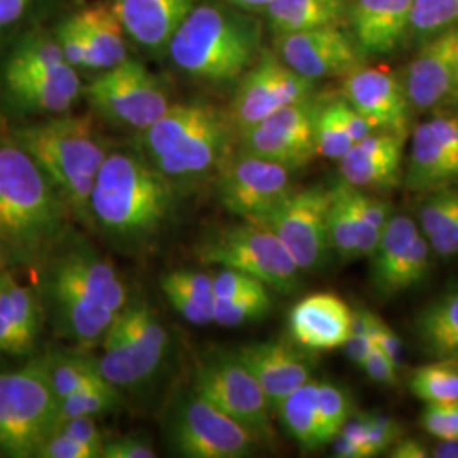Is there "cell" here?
I'll use <instances>...</instances> for the list:
<instances>
[{
    "instance_id": "cell-1",
    "label": "cell",
    "mask_w": 458,
    "mask_h": 458,
    "mask_svg": "<svg viewBox=\"0 0 458 458\" xmlns=\"http://www.w3.org/2000/svg\"><path fill=\"white\" fill-rule=\"evenodd\" d=\"M68 206L43 168L14 138L0 143V243L17 262H34L55 245Z\"/></svg>"
},
{
    "instance_id": "cell-2",
    "label": "cell",
    "mask_w": 458,
    "mask_h": 458,
    "mask_svg": "<svg viewBox=\"0 0 458 458\" xmlns=\"http://www.w3.org/2000/svg\"><path fill=\"white\" fill-rule=\"evenodd\" d=\"M179 189L147 158L109 153L90 197L92 223L119 243H143L164 226Z\"/></svg>"
},
{
    "instance_id": "cell-3",
    "label": "cell",
    "mask_w": 458,
    "mask_h": 458,
    "mask_svg": "<svg viewBox=\"0 0 458 458\" xmlns=\"http://www.w3.org/2000/svg\"><path fill=\"white\" fill-rule=\"evenodd\" d=\"M262 30L257 19L234 9L202 4L168 43V53L183 73L208 82H229L243 77L259 60Z\"/></svg>"
},
{
    "instance_id": "cell-4",
    "label": "cell",
    "mask_w": 458,
    "mask_h": 458,
    "mask_svg": "<svg viewBox=\"0 0 458 458\" xmlns=\"http://www.w3.org/2000/svg\"><path fill=\"white\" fill-rule=\"evenodd\" d=\"M229 123L209 104H175L141 131V147L148 162L181 191L223 166L231 141Z\"/></svg>"
},
{
    "instance_id": "cell-5",
    "label": "cell",
    "mask_w": 458,
    "mask_h": 458,
    "mask_svg": "<svg viewBox=\"0 0 458 458\" xmlns=\"http://www.w3.org/2000/svg\"><path fill=\"white\" fill-rule=\"evenodd\" d=\"M17 143L43 168L68 211L92 226L90 197L107 148L87 115L56 117L14 131Z\"/></svg>"
},
{
    "instance_id": "cell-6",
    "label": "cell",
    "mask_w": 458,
    "mask_h": 458,
    "mask_svg": "<svg viewBox=\"0 0 458 458\" xmlns=\"http://www.w3.org/2000/svg\"><path fill=\"white\" fill-rule=\"evenodd\" d=\"M98 359L102 377L115 389H140L162 369L170 336L158 312L148 302H128L115 314Z\"/></svg>"
},
{
    "instance_id": "cell-7",
    "label": "cell",
    "mask_w": 458,
    "mask_h": 458,
    "mask_svg": "<svg viewBox=\"0 0 458 458\" xmlns=\"http://www.w3.org/2000/svg\"><path fill=\"white\" fill-rule=\"evenodd\" d=\"M56 404L41 360L0 374V454L36 457L56 425Z\"/></svg>"
},
{
    "instance_id": "cell-8",
    "label": "cell",
    "mask_w": 458,
    "mask_h": 458,
    "mask_svg": "<svg viewBox=\"0 0 458 458\" xmlns=\"http://www.w3.org/2000/svg\"><path fill=\"white\" fill-rule=\"evenodd\" d=\"M196 253L202 263L240 270L284 294L295 291L302 274L277 234L257 221L211 233Z\"/></svg>"
},
{
    "instance_id": "cell-9",
    "label": "cell",
    "mask_w": 458,
    "mask_h": 458,
    "mask_svg": "<svg viewBox=\"0 0 458 458\" xmlns=\"http://www.w3.org/2000/svg\"><path fill=\"white\" fill-rule=\"evenodd\" d=\"M165 429L170 448L185 458L248 457L257 443V435L194 389L175 399Z\"/></svg>"
},
{
    "instance_id": "cell-10",
    "label": "cell",
    "mask_w": 458,
    "mask_h": 458,
    "mask_svg": "<svg viewBox=\"0 0 458 458\" xmlns=\"http://www.w3.org/2000/svg\"><path fill=\"white\" fill-rule=\"evenodd\" d=\"M82 92L98 114L138 131H145L170 107L160 81L130 58L104 70Z\"/></svg>"
},
{
    "instance_id": "cell-11",
    "label": "cell",
    "mask_w": 458,
    "mask_h": 458,
    "mask_svg": "<svg viewBox=\"0 0 458 458\" xmlns=\"http://www.w3.org/2000/svg\"><path fill=\"white\" fill-rule=\"evenodd\" d=\"M331 189L314 185L294 191L260 221L277 234L289 250L301 272H314L327 262L331 250L327 231V211Z\"/></svg>"
},
{
    "instance_id": "cell-12",
    "label": "cell",
    "mask_w": 458,
    "mask_h": 458,
    "mask_svg": "<svg viewBox=\"0 0 458 458\" xmlns=\"http://www.w3.org/2000/svg\"><path fill=\"white\" fill-rule=\"evenodd\" d=\"M192 389L253 435H270L272 406L257 378L236 355H214L194 370Z\"/></svg>"
},
{
    "instance_id": "cell-13",
    "label": "cell",
    "mask_w": 458,
    "mask_h": 458,
    "mask_svg": "<svg viewBox=\"0 0 458 458\" xmlns=\"http://www.w3.org/2000/svg\"><path fill=\"white\" fill-rule=\"evenodd\" d=\"M312 92L314 81L295 73L272 53H263L243 73L231 102L229 121L243 131L285 106L310 100Z\"/></svg>"
},
{
    "instance_id": "cell-14",
    "label": "cell",
    "mask_w": 458,
    "mask_h": 458,
    "mask_svg": "<svg viewBox=\"0 0 458 458\" xmlns=\"http://www.w3.org/2000/svg\"><path fill=\"white\" fill-rule=\"evenodd\" d=\"M291 192L289 168L245 151L225 162L217 177L221 206L243 221H260Z\"/></svg>"
},
{
    "instance_id": "cell-15",
    "label": "cell",
    "mask_w": 458,
    "mask_h": 458,
    "mask_svg": "<svg viewBox=\"0 0 458 458\" xmlns=\"http://www.w3.org/2000/svg\"><path fill=\"white\" fill-rule=\"evenodd\" d=\"M316 115L318 107L310 100L285 106L259 124L242 132L245 153L263 160L284 165L291 172L304 168L316 153Z\"/></svg>"
},
{
    "instance_id": "cell-16",
    "label": "cell",
    "mask_w": 458,
    "mask_h": 458,
    "mask_svg": "<svg viewBox=\"0 0 458 458\" xmlns=\"http://www.w3.org/2000/svg\"><path fill=\"white\" fill-rule=\"evenodd\" d=\"M429 251L425 234L410 216L389 217L372 253V282L377 293L391 297L421 284L429 270Z\"/></svg>"
},
{
    "instance_id": "cell-17",
    "label": "cell",
    "mask_w": 458,
    "mask_h": 458,
    "mask_svg": "<svg viewBox=\"0 0 458 458\" xmlns=\"http://www.w3.org/2000/svg\"><path fill=\"white\" fill-rule=\"evenodd\" d=\"M277 51L285 65L314 82L348 75L361 64L352 36L340 26L278 36Z\"/></svg>"
},
{
    "instance_id": "cell-18",
    "label": "cell",
    "mask_w": 458,
    "mask_h": 458,
    "mask_svg": "<svg viewBox=\"0 0 458 458\" xmlns=\"http://www.w3.org/2000/svg\"><path fill=\"white\" fill-rule=\"evenodd\" d=\"M49 293L58 325L68 338L85 350L104 340L115 312L98 301L65 257H60L51 272Z\"/></svg>"
},
{
    "instance_id": "cell-19",
    "label": "cell",
    "mask_w": 458,
    "mask_h": 458,
    "mask_svg": "<svg viewBox=\"0 0 458 458\" xmlns=\"http://www.w3.org/2000/svg\"><path fill=\"white\" fill-rule=\"evenodd\" d=\"M344 96L374 131L408 134L412 107L404 83L389 70L355 68L344 75Z\"/></svg>"
},
{
    "instance_id": "cell-20",
    "label": "cell",
    "mask_w": 458,
    "mask_h": 458,
    "mask_svg": "<svg viewBox=\"0 0 458 458\" xmlns=\"http://www.w3.org/2000/svg\"><path fill=\"white\" fill-rule=\"evenodd\" d=\"M403 83L412 111H431L457 92L458 26L426 39Z\"/></svg>"
},
{
    "instance_id": "cell-21",
    "label": "cell",
    "mask_w": 458,
    "mask_h": 458,
    "mask_svg": "<svg viewBox=\"0 0 458 458\" xmlns=\"http://www.w3.org/2000/svg\"><path fill=\"white\" fill-rule=\"evenodd\" d=\"M257 378L272 411L312 378V363L301 346L285 340H268L242 346L234 353Z\"/></svg>"
},
{
    "instance_id": "cell-22",
    "label": "cell",
    "mask_w": 458,
    "mask_h": 458,
    "mask_svg": "<svg viewBox=\"0 0 458 458\" xmlns=\"http://www.w3.org/2000/svg\"><path fill=\"white\" fill-rule=\"evenodd\" d=\"M353 311L340 295L318 293L295 302L287 327L295 344L311 352L344 348L352 333Z\"/></svg>"
},
{
    "instance_id": "cell-23",
    "label": "cell",
    "mask_w": 458,
    "mask_h": 458,
    "mask_svg": "<svg viewBox=\"0 0 458 458\" xmlns=\"http://www.w3.org/2000/svg\"><path fill=\"white\" fill-rule=\"evenodd\" d=\"M412 0H355L348 11L350 36L361 58L391 55L410 33Z\"/></svg>"
},
{
    "instance_id": "cell-24",
    "label": "cell",
    "mask_w": 458,
    "mask_h": 458,
    "mask_svg": "<svg viewBox=\"0 0 458 458\" xmlns=\"http://www.w3.org/2000/svg\"><path fill=\"white\" fill-rule=\"evenodd\" d=\"M406 136L374 131L350 148L340 160L344 182L357 189H391L403 175Z\"/></svg>"
},
{
    "instance_id": "cell-25",
    "label": "cell",
    "mask_w": 458,
    "mask_h": 458,
    "mask_svg": "<svg viewBox=\"0 0 458 458\" xmlns=\"http://www.w3.org/2000/svg\"><path fill=\"white\" fill-rule=\"evenodd\" d=\"M124 33L149 49L168 47L196 0H113Z\"/></svg>"
},
{
    "instance_id": "cell-26",
    "label": "cell",
    "mask_w": 458,
    "mask_h": 458,
    "mask_svg": "<svg viewBox=\"0 0 458 458\" xmlns=\"http://www.w3.org/2000/svg\"><path fill=\"white\" fill-rule=\"evenodd\" d=\"M4 85L17 107L43 114L66 113L82 94L73 66L45 73H4Z\"/></svg>"
},
{
    "instance_id": "cell-27",
    "label": "cell",
    "mask_w": 458,
    "mask_h": 458,
    "mask_svg": "<svg viewBox=\"0 0 458 458\" xmlns=\"http://www.w3.org/2000/svg\"><path fill=\"white\" fill-rule=\"evenodd\" d=\"M85 43V68L87 70H107L124 62L126 45L124 30L107 2H98L85 7L75 14Z\"/></svg>"
},
{
    "instance_id": "cell-28",
    "label": "cell",
    "mask_w": 458,
    "mask_h": 458,
    "mask_svg": "<svg viewBox=\"0 0 458 458\" xmlns=\"http://www.w3.org/2000/svg\"><path fill=\"white\" fill-rule=\"evenodd\" d=\"M458 181V160L440 143L428 123L411 136L406 183L414 191H437Z\"/></svg>"
},
{
    "instance_id": "cell-29",
    "label": "cell",
    "mask_w": 458,
    "mask_h": 458,
    "mask_svg": "<svg viewBox=\"0 0 458 458\" xmlns=\"http://www.w3.org/2000/svg\"><path fill=\"white\" fill-rule=\"evenodd\" d=\"M414 335L426 355L458 360V291L443 294L418 312Z\"/></svg>"
},
{
    "instance_id": "cell-30",
    "label": "cell",
    "mask_w": 458,
    "mask_h": 458,
    "mask_svg": "<svg viewBox=\"0 0 458 458\" xmlns=\"http://www.w3.org/2000/svg\"><path fill=\"white\" fill-rule=\"evenodd\" d=\"M265 13L272 31L284 36L340 26L346 9L344 0H272Z\"/></svg>"
},
{
    "instance_id": "cell-31",
    "label": "cell",
    "mask_w": 458,
    "mask_h": 458,
    "mask_svg": "<svg viewBox=\"0 0 458 458\" xmlns=\"http://www.w3.org/2000/svg\"><path fill=\"white\" fill-rule=\"evenodd\" d=\"M420 226L437 255H458V187L446 185L426 197L420 209Z\"/></svg>"
},
{
    "instance_id": "cell-32",
    "label": "cell",
    "mask_w": 458,
    "mask_h": 458,
    "mask_svg": "<svg viewBox=\"0 0 458 458\" xmlns=\"http://www.w3.org/2000/svg\"><path fill=\"white\" fill-rule=\"evenodd\" d=\"M318 384L308 380L294 393L289 394L280 404L277 412L285 431L304 450H316L319 442V414H318Z\"/></svg>"
},
{
    "instance_id": "cell-33",
    "label": "cell",
    "mask_w": 458,
    "mask_h": 458,
    "mask_svg": "<svg viewBox=\"0 0 458 458\" xmlns=\"http://www.w3.org/2000/svg\"><path fill=\"white\" fill-rule=\"evenodd\" d=\"M56 399L109 384L98 370L96 359L87 355H49L41 359Z\"/></svg>"
},
{
    "instance_id": "cell-34",
    "label": "cell",
    "mask_w": 458,
    "mask_h": 458,
    "mask_svg": "<svg viewBox=\"0 0 458 458\" xmlns=\"http://www.w3.org/2000/svg\"><path fill=\"white\" fill-rule=\"evenodd\" d=\"M0 287L4 289L7 297L21 355H24L33 348L34 342L39 335V327H41L39 302L36 299L33 289L22 285L11 274L2 270H0Z\"/></svg>"
},
{
    "instance_id": "cell-35",
    "label": "cell",
    "mask_w": 458,
    "mask_h": 458,
    "mask_svg": "<svg viewBox=\"0 0 458 458\" xmlns=\"http://www.w3.org/2000/svg\"><path fill=\"white\" fill-rule=\"evenodd\" d=\"M65 56L56 38L31 34L17 43L11 51L4 73H45L66 68Z\"/></svg>"
},
{
    "instance_id": "cell-36",
    "label": "cell",
    "mask_w": 458,
    "mask_h": 458,
    "mask_svg": "<svg viewBox=\"0 0 458 458\" xmlns=\"http://www.w3.org/2000/svg\"><path fill=\"white\" fill-rule=\"evenodd\" d=\"M414 397L425 403H445L458 399V360L438 359L418 367L410 378Z\"/></svg>"
},
{
    "instance_id": "cell-37",
    "label": "cell",
    "mask_w": 458,
    "mask_h": 458,
    "mask_svg": "<svg viewBox=\"0 0 458 458\" xmlns=\"http://www.w3.org/2000/svg\"><path fill=\"white\" fill-rule=\"evenodd\" d=\"M350 199L357 223V257H372L391 217V208L387 202L367 196L353 185H350Z\"/></svg>"
},
{
    "instance_id": "cell-38",
    "label": "cell",
    "mask_w": 458,
    "mask_h": 458,
    "mask_svg": "<svg viewBox=\"0 0 458 458\" xmlns=\"http://www.w3.org/2000/svg\"><path fill=\"white\" fill-rule=\"evenodd\" d=\"M327 231L331 250L344 260L357 257V223L350 199V185L342 182L331 189V204L327 211Z\"/></svg>"
},
{
    "instance_id": "cell-39",
    "label": "cell",
    "mask_w": 458,
    "mask_h": 458,
    "mask_svg": "<svg viewBox=\"0 0 458 458\" xmlns=\"http://www.w3.org/2000/svg\"><path fill=\"white\" fill-rule=\"evenodd\" d=\"M458 26V0H412L410 33L426 41Z\"/></svg>"
},
{
    "instance_id": "cell-40",
    "label": "cell",
    "mask_w": 458,
    "mask_h": 458,
    "mask_svg": "<svg viewBox=\"0 0 458 458\" xmlns=\"http://www.w3.org/2000/svg\"><path fill=\"white\" fill-rule=\"evenodd\" d=\"M119 404H121V394L114 386L104 384L98 387H90L81 393L58 399L56 423L70 418H79V416L98 418L100 414H107L117 410Z\"/></svg>"
},
{
    "instance_id": "cell-41",
    "label": "cell",
    "mask_w": 458,
    "mask_h": 458,
    "mask_svg": "<svg viewBox=\"0 0 458 458\" xmlns=\"http://www.w3.org/2000/svg\"><path fill=\"white\" fill-rule=\"evenodd\" d=\"M318 414H319V442L321 446L331 443L344 423L353 414L352 397L344 387L319 382L318 384Z\"/></svg>"
},
{
    "instance_id": "cell-42",
    "label": "cell",
    "mask_w": 458,
    "mask_h": 458,
    "mask_svg": "<svg viewBox=\"0 0 458 458\" xmlns=\"http://www.w3.org/2000/svg\"><path fill=\"white\" fill-rule=\"evenodd\" d=\"M270 308L268 289L229 299H214L213 323L225 327H243L265 318Z\"/></svg>"
},
{
    "instance_id": "cell-43",
    "label": "cell",
    "mask_w": 458,
    "mask_h": 458,
    "mask_svg": "<svg viewBox=\"0 0 458 458\" xmlns=\"http://www.w3.org/2000/svg\"><path fill=\"white\" fill-rule=\"evenodd\" d=\"M314 140L318 155L338 162L350 151V148L355 145L340 114L338 100L329 104L325 109H318Z\"/></svg>"
},
{
    "instance_id": "cell-44",
    "label": "cell",
    "mask_w": 458,
    "mask_h": 458,
    "mask_svg": "<svg viewBox=\"0 0 458 458\" xmlns=\"http://www.w3.org/2000/svg\"><path fill=\"white\" fill-rule=\"evenodd\" d=\"M420 423L426 433L437 440H458V399L426 403Z\"/></svg>"
},
{
    "instance_id": "cell-45",
    "label": "cell",
    "mask_w": 458,
    "mask_h": 458,
    "mask_svg": "<svg viewBox=\"0 0 458 458\" xmlns=\"http://www.w3.org/2000/svg\"><path fill=\"white\" fill-rule=\"evenodd\" d=\"M162 289H175L192 295L197 301L214 306L213 276L192 268H181L165 274Z\"/></svg>"
},
{
    "instance_id": "cell-46",
    "label": "cell",
    "mask_w": 458,
    "mask_h": 458,
    "mask_svg": "<svg viewBox=\"0 0 458 458\" xmlns=\"http://www.w3.org/2000/svg\"><path fill=\"white\" fill-rule=\"evenodd\" d=\"M374 316L376 314L369 310L353 311L352 333H350L346 344H344V348L346 357L357 367H361V363L367 359L369 352L374 346V336H372Z\"/></svg>"
},
{
    "instance_id": "cell-47",
    "label": "cell",
    "mask_w": 458,
    "mask_h": 458,
    "mask_svg": "<svg viewBox=\"0 0 458 458\" xmlns=\"http://www.w3.org/2000/svg\"><path fill=\"white\" fill-rule=\"evenodd\" d=\"M38 458H102L100 452L79 442L77 438L65 435L58 429H53L48 435V438L41 443L38 454Z\"/></svg>"
},
{
    "instance_id": "cell-48",
    "label": "cell",
    "mask_w": 458,
    "mask_h": 458,
    "mask_svg": "<svg viewBox=\"0 0 458 458\" xmlns=\"http://www.w3.org/2000/svg\"><path fill=\"white\" fill-rule=\"evenodd\" d=\"M263 289H268L263 285L260 280L246 276L240 270H233L223 267L216 276H213L214 299H229L238 295L253 294Z\"/></svg>"
},
{
    "instance_id": "cell-49",
    "label": "cell",
    "mask_w": 458,
    "mask_h": 458,
    "mask_svg": "<svg viewBox=\"0 0 458 458\" xmlns=\"http://www.w3.org/2000/svg\"><path fill=\"white\" fill-rule=\"evenodd\" d=\"M367 420V440L370 455L377 457L387 452L394 443L401 438V426L393 418L378 412H365Z\"/></svg>"
},
{
    "instance_id": "cell-50",
    "label": "cell",
    "mask_w": 458,
    "mask_h": 458,
    "mask_svg": "<svg viewBox=\"0 0 458 458\" xmlns=\"http://www.w3.org/2000/svg\"><path fill=\"white\" fill-rule=\"evenodd\" d=\"M56 41L60 45V48L64 51L66 64L73 66L75 70L85 68V43H83L82 31L77 24L75 16L68 17L64 21L56 31Z\"/></svg>"
},
{
    "instance_id": "cell-51",
    "label": "cell",
    "mask_w": 458,
    "mask_h": 458,
    "mask_svg": "<svg viewBox=\"0 0 458 458\" xmlns=\"http://www.w3.org/2000/svg\"><path fill=\"white\" fill-rule=\"evenodd\" d=\"M53 429H58L65 435H70L73 438H77L79 442L85 443L92 448H96L100 452L102 455V448H104V435L102 431L98 429V423H96V418L92 416H79V418H70L65 421H60L56 423V426Z\"/></svg>"
},
{
    "instance_id": "cell-52",
    "label": "cell",
    "mask_w": 458,
    "mask_h": 458,
    "mask_svg": "<svg viewBox=\"0 0 458 458\" xmlns=\"http://www.w3.org/2000/svg\"><path fill=\"white\" fill-rule=\"evenodd\" d=\"M361 369L377 384H382L387 387H395L399 384V369L376 344L372 346L367 359L361 363Z\"/></svg>"
},
{
    "instance_id": "cell-53",
    "label": "cell",
    "mask_w": 458,
    "mask_h": 458,
    "mask_svg": "<svg viewBox=\"0 0 458 458\" xmlns=\"http://www.w3.org/2000/svg\"><path fill=\"white\" fill-rule=\"evenodd\" d=\"M155 448L143 438L121 437L104 443L102 458H155Z\"/></svg>"
},
{
    "instance_id": "cell-54",
    "label": "cell",
    "mask_w": 458,
    "mask_h": 458,
    "mask_svg": "<svg viewBox=\"0 0 458 458\" xmlns=\"http://www.w3.org/2000/svg\"><path fill=\"white\" fill-rule=\"evenodd\" d=\"M372 336H374V344L378 346L387 355V359L401 370L404 367L403 342L394 333L393 327H387L377 314L374 316V323H372Z\"/></svg>"
},
{
    "instance_id": "cell-55",
    "label": "cell",
    "mask_w": 458,
    "mask_h": 458,
    "mask_svg": "<svg viewBox=\"0 0 458 458\" xmlns=\"http://www.w3.org/2000/svg\"><path fill=\"white\" fill-rule=\"evenodd\" d=\"M429 130L440 140L443 147L446 148L458 160V119L452 115H437L426 121Z\"/></svg>"
},
{
    "instance_id": "cell-56",
    "label": "cell",
    "mask_w": 458,
    "mask_h": 458,
    "mask_svg": "<svg viewBox=\"0 0 458 458\" xmlns=\"http://www.w3.org/2000/svg\"><path fill=\"white\" fill-rule=\"evenodd\" d=\"M338 109H340L344 126H346V130H348L352 140L355 143H359L363 138H367L369 134L374 132V128L365 121V117L359 114L344 98V100H338Z\"/></svg>"
},
{
    "instance_id": "cell-57",
    "label": "cell",
    "mask_w": 458,
    "mask_h": 458,
    "mask_svg": "<svg viewBox=\"0 0 458 458\" xmlns=\"http://www.w3.org/2000/svg\"><path fill=\"white\" fill-rule=\"evenodd\" d=\"M387 452H389V457L393 458L431 457V452L426 448L425 443L416 438H399Z\"/></svg>"
},
{
    "instance_id": "cell-58",
    "label": "cell",
    "mask_w": 458,
    "mask_h": 458,
    "mask_svg": "<svg viewBox=\"0 0 458 458\" xmlns=\"http://www.w3.org/2000/svg\"><path fill=\"white\" fill-rule=\"evenodd\" d=\"M33 0H0V28H5L28 11Z\"/></svg>"
},
{
    "instance_id": "cell-59",
    "label": "cell",
    "mask_w": 458,
    "mask_h": 458,
    "mask_svg": "<svg viewBox=\"0 0 458 458\" xmlns=\"http://www.w3.org/2000/svg\"><path fill=\"white\" fill-rule=\"evenodd\" d=\"M438 445L429 450L437 458H458V440H438Z\"/></svg>"
},
{
    "instance_id": "cell-60",
    "label": "cell",
    "mask_w": 458,
    "mask_h": 458,
    "mask_svg": "<svg viewBox=\"0 0 458 458\" xmlns=\"http://www.w3.org/2000/svg\"><path fill=\"white\" fill-rule=\"evenodd\" d=\"M229 5L236 7V9H243V11H260L267 9V5L272 0H226Z\"/></svg>"
},
{
    "instance_id": "cell-61",
    "label": "cell",
    "mask_w": 458,
    "mask_h": 458,
    "mask_svg": "<svg viewBox=\"0 0 458 458\" xmlns=\"http://www.w3.org/2000/svg\"><path fill=\"white\" fill-rule=\"evenodd\" d=\"M4 259H5V251H4V246H2V243H0V263H2Z\"/></svg>"
}]
</instances>
